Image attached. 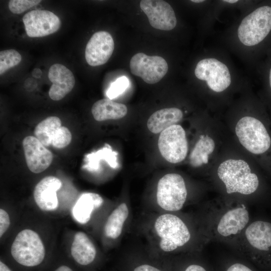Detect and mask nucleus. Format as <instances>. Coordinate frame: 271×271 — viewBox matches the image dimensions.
Instances as JSON below:
<instances>
[{"mask_svg": "<svg viewBox=\"0 0 271 271\" xmlns=\"http://www.w3.org/2000/svg\"><path fill=\"white\" fill-rule=\"evenodd\" d=\"M71 254L75 261L82 266L91 264L96 255L95 247L88 236L83 232H77L71 247Z\"/></svg>", "mask_w": 271, "mask_h": 271, "instance_id": "18", "label": "nucleus"}, {"mask_svg": "<svg viewBox=\"0 0 271 271\" xmlns=\"http://www.w3.org/2000/svg\"><path fill=\"white\" fill-rule=\"evenodd\" d=\"M10 225V217L8 213L3 209H0V237L7 231Z\"/></svg>", "mask_w": 271, "mask_h": 271, "instance_id": "32", "label": "nucleus"}, {"mask_svg": "<svg viewBox=\"0 0 271 271\" xmlns=\"http://www.w3.org/2000/svg\"><path fill=\"white\" fill-rule=\"evenodd\" d=\"M114 49L113 39L110 33L100 31L95 33L88 41L85 48L87 63L91 66L106 63Z\"/></svg>", "mask_w": 271, "mask_h": 271, "instance_id": "14", "label": "nucleus"}, {"mask_svg": "<svg viewBox=\"0 0 271 271\" xmlns=\"http://www.w3.org/2000/svg\"><path fill=\"white\" fill-rule=\"evenodd\" d=\"M61 126V121L57 116H49L39 122L34 130L35 137L45 147L51 145L52 139Z\"/></svg>", "mask_w": 271, "mask_h": 271, "instance_id": "25", "label": "nucleus"}, {"mask_svg": "<svg viewBox=\"0 0 271 271\" xmlns=\"http://www.w3.org/2000/svg\"><path fill=\"white\" fill-rule=\"evenodd\" d=\"M158 147L163 157L171 163H178L187 156L188 146L186 132L179 124H174L162 131Z\"/></svg>", "mask_w": 271, "mask_h": 271, "instance_id": "9", "label": "nucleus"}, {"mask_svg": "<svg viewBox=\"0 0 271 271\" xmlns=\"http://www.w3.org/2000/svg\"><path fill=\"white\" fill-rule=\"evenodd\" d=\"M250 222L243 203L206 207L199 225L205 244L223 242L235 248L242 232Z\"/></svg>", "mask_w": 271, "mask_h": 271, "instance_id": "1", "label": "nucleus"}, {"mask_svg": "<svg viewBox=\"0 0 271 271\" xmlns=\"http://www.w3.org/2000/svg\"><path fill=\"white\" fill-rule=\"evenodd\" d=\"M48 78L53 83L50 88L49 95L55 101L63 98L72 90L75 85L73 73L61 64L56 63L50 67Z\"/></svg>", "mask_w": 271, "mask_h": 271, "instance_id": "16", "label": "nucleus"}, {"mask_svg": "<svg viewBox=\"0 0 271 271\" xmlns=\"http://www.w3.org/2000/svg\"><path fill=\"white\" fill-rule=\"evenodd\" d=\"M22 145L27 165L32 172L40 173L50 166L53 154L36 137H26Z\"/></svg>", "mask_w": 271, "mask_h": 271, "instance_id": "15", "label": "nucleus"}, {"mask_svg": "<svg viewBox=\"0 0 271 271\" xmlns=\"http://www.w3.org/2000/svg\"><path fill=\"white\" fill-rule=\"evenodd\" d=\"M129 215L127 205L122 202L118 205L107 218L104 227L106 237L116 239L121 234L123 227Z\"/></svg>", "mask_w": 271, "mask_h": 271, "instance_id": "22", "label": "nucleus"}, {"mask_svg": "<svg viewBox=\"0 0 271 271\" xmlns=\"http://www.w3.org/2000/svg\"><path fill=\"white\" fill-rule=\"evenodd\" d=\"M271 31V7L258 8L246 16L237 30L240 41L244 45H256L268 35Z\"/></svg>", "mask_w": 271, "mask_h": 271, "instance_id": "8", "label": "nucleus"}, {"mask_svg": "<svg viewBox=\"0 0 271 271\" xmlns=\"http://www.w3.org/2000/svg\"><path fill=\"white\" fill-rule=\"evenodd\" d=\"M195 75L198 79L206 81L209 88L216 92L225 90L231 82L226 65L215 58L200 60L196 66Z\"/></svg>", "mask_w": 271, "mask_h": 271, "instance_id": "10", "label": "nucleus"}, {"mask_svg": "<svg viewBox=\"0 0 271 271\" xmlns=\"http://www.w3.org/2000/svg\"><path fill=\"white\" fill-rule=\"evenodd\" d=\"M217 175L228 194L249 195L254 193L259 186L257 176L251 172L248 163L243 160L223 162L218 168Z\"/></svg>", "mask_w": 271, "mask_h": 271, "instance_id": "4", "label": "nucleus"}, {"mask_svg": "<svg viewBox=\"0 0 271 271\" xmlns=\"http://www.w3.org/2000/svg\"><path fill=\"white\" fill-rule=\"evenodd\" d=\"M153 231L160 249L166 253L185 249L196 237L201 238L205 243L203 237L196 235L184 219L174 213L166 212L159 215L154 222Z\"/></svg>", "mask_w": 271, "mask_h": 271, "instance_id": "2", "label": "nucleus"}, {"mask_svg": "<svg viewBox=\"0 0 271 271\" xmlns=\"http://www.w3.org/2000/svg\"><path fill=\"white\" fill-rule=\"evenodd\" d=\"M215 142L208 135H201L192 150L190 157V163L194 167H198L208 162L209 155L215 149Z\"/></svg>", "mask_w": 271, "mask_h": 271, "instance_id": "24", "label": "nucleus"}, {"mask_svg": "<svg viewBox=\"0 0 271 271\" xmlns=\"http://www.w3.org/2000/svg\"><path fill=\"white\" fill-rule=\"evenodd\" d=\"M117 155V153L113 151L109 145L105 144L102 149L85 156V164L83 167L89 171H97L100 167V161H104L111 168H117L118 166Z\"/></svg>", "mask_w": 271, "mask_h": 271, "instance_id": "23", "label": "nucleus"}, {"mask_svg": "<svg viewBox=\"0 0 271 271\" xmlns=\"http://www.w3.org/2000/svg\"><path fill=\"white\" fill-rule=\"evenodd\" d=\"M188 192L184 178L180 174L169 173L159 181L156 194L159 206L167 212L181 210L187 200Z\"/></svg>", "mask_w": 271, "mask_h": 271, "instance_id": "6", "label": "nucleus"}, {"mask_svg": "<svg viewBox=\"0 0 271 271\" xmlns=\"http://www.w3.org/2000/svg\"><path fill=\"white\" fill-rule=\"evenodd\" d=\"M223 2H227V3H230V4H233V3H237L238 2V1L237 0H227V1H223Z\"/></svg>", "mask_w": 271, "mask_h": 271, "instance_id": "35", "label": "nucleus"}, {"mask_svg": "<svg viewBox=\"0 0 271 271\" xmlns=\"http://www.w3.org/2000/svg\"><path fill=\"white\" fill-rule=\"evenodd\" d=\"M183 116L181 110L176 107L165 108L153 113L147 121L149 130L153 133L161 132L169 127L176 124Z\"/></svg>", "mask_w": 271, "mask_h": 271, "instance_id": "19", "label": "nucleus"}, {"mask_svg": "<svg viewBox=\"0 0 271 271\" xmlns=\"http://www.w3.org/2000/svg\"><path fill=\"white\" fill-rule=\"evenodd\" d=\"M72 140V135L69 129L61 126L54 136L51 145L57 149H62L67 147Z\"/></svg>", "mask_w": 271, "mask_h": 271, "instance_id": "27", "label": "nucleus"}, {"mask_svg": "<svg viewBox=\"0 0 271 271\" xmlns=\"http://www.w3.org/2000/svg\"><path fill=\"white\" fill-rule=\"evenodd\" d=\"M54 271H74L73 269L70 266L65 265L62 264L54 269Z\"/></svg>", "mask_w": 271, "mask_h": 271, "instance_id": "34", "label": "nucleus"}, {"mask_svg": "<svg viewBox=\"0 0 271 271\" xmlns=\"http://www.w3.org/2000/svg\"><path fill=\"white\" fill-rule=\"evenodd\" d=\"M235 133L242 146L253 154H261L271 145V139L265 126L258 119L246 116L235 126Z\"/></svg>", "mask_w": 271, "mask_h": 271, "instance_id": "7", "label": "nucleus"}, {"mask_svg": "<svg viewBox=\"0 0 271 271\" xmlns=\"http://www.w3.org/2000/svg\"><path fill=\"white\" fill-rule=\"evenodd\" d=\"M131 72L147 83L153 84L160 81L167 74V62L159 56H148L143 53L134 55L130 59Z\"/></svg>", "mask_w": 271, "mask_h": 271, "instance_id": "11", "label": "nucleus"}, {"mask_svg": "<svg viewBox=\"0 0 271 271\" xmlns=\"http://www.w3.org/2000/svg\"><path fill=\"white\" fill-rule=\"evenodd\" d=\"M102 198L94 193L82 194L72 209L74 218L81 224L86 223L90 219L92 211L103 203Z\"/></svg>", "mask_w": 271, "mask_h": 271, "instance_id": "21", "label": "nucleus"}, {"mask_svg": "<svg viewBox=\"0 0 271 271\" xmlns=\"http://www.w3.org/2000/svg\"><path fill=\"white\" fill-rule=\"evenodd\" d=\"M11 252L18 263L27 267L39 265L45 257V249L39 235L28 229L17 234L12 243Z\"/></svg>", "mask_w": 271, "mask_h": 271, "instance_id": "5", "label": "nucleus"}, {"mask_svg": "<svg viewBox=\"0 0 271 271\" xmlns=\"http://www.w3.org/2000/svg\"><path fill=\"white\" fill-rule=\"evenodd\" d=\"M204 1L203 0H192L191 2H194V3H201V2H203Z\"/></svg>", "mask_w": 271, "mask_h": 271, "instance_id": "37", "label": "nucleus"}, {"mask_svg": "<svg viewBox=\"0 0 271 271\" xmlns=\"http://www.w3.org/2000/svg\"><path fill=\"white\" fill-rule=\"evenodd\" d=\"M140 6L153 28L170 31L176 27L177 19L175 13L167 2L161 0H142L140 2Z\"/></svg>", "mask_w": 271, "mask_h": 271, "instance_id": "13", "label": "nucleus"}, {"mask_svg": "<svg viewBox=\"0 0 271 271\" xmlns=\"http://www.w3.org/2000/svg\"><path fill=\"white\" fill-rule=\"evenodd\" d=\"M175 271H211L203 261L193 259L181 263Z\"/></svg>", "mask_w": 271, "mask_h": 271, "instance_id": "30", "label": "nucleus"}, {"mask_svg": "<svg viewBox=\"0 0 271 271\" xmlns=\"http://www.w3.org/2000/svg\"><path fill=\"white\" fill-rule=\"evenodd\" d=\"M235 248L258 266L271 267V223L260 220L249 222Z\"/></svg>", "mask_w": 271, "mask_h": 271, "instance_id": "3", "label": "nucleus"}, {"mask_svg": "<svg viewBox=\"0 0 271 271\" xmlns=\"http://www.w3.org/2000/svg\"><path fill=\"white\" fill-rule=\"evenodd\" d=\"M26 32L30 37H45L57 32L61 26L59 17L53 13L42 10L31 11L23 17Z\"/></svg>", "mask_w": 271, "mask_h": 271, "instance_id": "12", "label": "nucleus"}, {"mask_svg": "<svg viewBox=\"0 0 271 271\" xmlns=\"http://www.w3.org/2000/svg\"><path fill=\"white\" fill-rule=\"evenodd\" d=\"M40 2V0H11L9 3V8L12 13L20 14Z\"/></svg>", "mask_w": 271, "mask_h": 271, "instance_id": "29", "label": "nucleus"}, {"mask_svg": "<svg viewBox=\"0 0 271 271\" xmlns=\"http://www.w3.org/2000/svg\"><path fill=\"white\" fill-rule=\"evenodd\" d=\"M221 271H254L248 264L243 261L232 260L227 262Z\"/></svg>", "mask_w": 271, "mask_h": 271, "instance_id": "31", "label": "nucleus"}, {"mask_svg": "<svg viewBox=\"0 0 271 271\" xmlns=\"http://www.w3.org/2000/svg\"><path fill=\"white\" fill-rule=\"evenodd\" d=\"M129 81L125 76H121L112 83L106 92V95L111 99L118 97L127 89Z\"/></svg>", "mask_w": 271, "mask_h": 271, "instance_id": "28", "label": "nucleus"}, {"mask_svg": "<svg viewBox=\"0 0 271 271\" xmlns=\"http://www.w3.org/2000/svg\"><path fill=\"white\" fill-rule=\"evenodd\" d=\"M62 185L61 181L54 176L42 179L35 186L34 198L38 206L42 210L52 211L58 206L56 192Z\"/></svg>", "mask_w": 271, "mask_h": 271, "instance_id": "17", "label": "nucleus"}, {"mask_svg": "<svg viewBox=\"0 0 271 271\" xmlns=\"http://www.w3.org/2000/svg\"><path fill=\"white\" fill-rule=\"evenodd\" d=\"M22 60L21 54L14 49L0 52V75L18 65Z\"/></svg>", "mask_w": 271, "mask_h": 271, "instance_id": "26", "label": "nucleus"}, {"mask_svg": "<svg viewBox=\"0 0 271 271\" xmlns=\"http://www.w3.org/2000/svg\"><path fill=\"white\" fill-rule=\"evenodd\" d=\"M127 112L125 105L114 102L109 98L100 99L91 107V113L95 120L98 121L118 119L123 117Z\"/></svg>", "mask_w": 271, "mask_h": 271, "instance_id": "20", "label": "nucleus"}, {"mask_svg": "<svg viewBox=\"0 0 271 271\" xmlns=\"http://www.w3.org/2000/svg\"><path fill=\"white\" fill-rule=\"evenodd\" d=\"M269 82L270 87V88H271V68H270V71H269Z\"/></svg>", "mask_w": 271, "mask_h": 271, "instance_id": "36", "label": "nucleus"}, {"mask_svg": "<svg viewBox=\"0 0 271 271\" xmlns=\"http://www.w3.org/2000/svg\"><path fill=\"white\" fill-rule=\"evenodd\" d=\"M131 271H163L160 267L148 263H141L134 266Z\"/></svg>", "mask_w": 271, "mask_h": 271, "instance_id": "33", "label": "nucleus"}]
</instances>
